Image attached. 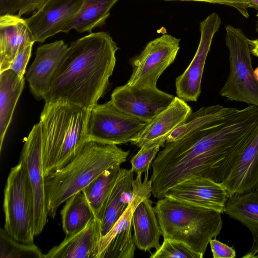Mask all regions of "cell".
I'll use <instances>...</instances> for the list:
<instances>
[{
    "mask_svg": "<svg viewBox=\"0 0 258 258\" xmlns=\"http://www.w3.org/2000/svg\"><path fill=\"white\" fill-rule=\"evenodd\" d=\"M258 127V107L249 105L179 140L165 143L152 163V195L157 199L193 176L222 182Z\"/></svg>",
    "mask_w": 258,
    "mask_h": 258,
    "instance_id": "1",
    "label": "cell"
},
{
    "mask_svg": "<svg viewBox=\"0 0 258 258\" xmlns=\"http://www.w3.org/2000/svg\"><path fill=\"white\" fill-rule=\"evenodd\" d=\"M118 49L104 32L90 33L72 42L45 102H70L90 110L108 88Z\"/></svg>",
    "mask_w": 258,
    "mask_h": 258,
    "instance_id": "2",
    "label": "cell"
},
{
    "mask_svg": "<svg viewBox=\"0 0 258 258\" xmlns=\"http://www.w3.org/2000/svg\"><path fill=\"white\" fill-rule=\"evenodd\" d=\"M90 110L62 101L45 102L39 122L45 176L71 162L88 141Z\"/></svg>",
    "mask_w": 258,
    "mask_h": 258,
    "instance_id": "3",
    "label": "cell"
},
{
    "mask_svg": "<svg viewBox=\"0 0 258 258\" xmlns=\"http://www.w3.org/2000/svg\"><path fill=\"white\" fill-rule=\"evenodd\" d=\"M130 154L116 145L88 141L79 154L62 168L45 177L48 215L54 218L59 206L110 167L124 163Z\"/></svg>",
    "mask_w": 258,
    "mask_h": 258,
    "instance_id": "4",
    "label": "cell"
},
{
    "mask_svg": "<svg viewBox=\"0 0 258 258\" xmlns=\"http://www.w3.org/2000/svg\"><path fill=\"white\" fill-rule=\"evenodd\" d=\"M154 210L164 239L183 242L202 257L222 229L220 213L171 197L159 199Z\"/></svg>",
    "mask_w": 258,
    "mask_h": 258,
    "instance_id": "5",
    "label": "cell"
},
{
    "mask_svg": "<svg viewBox=\"0 0 258 258\" xmlns=\"http://www.w3.org/2000/svg\"><path fill=\"white\" fill-rule=\"evenodd\" d=\"M4 229L14 239L33 243L34 233V200L26 169L19 163L11 169L4 189Z\"/></svg>",
    "mask_w": 258,
    "mask_h": 258,
    "instance_id": "6",
    "label": "cell"
},
{
    "mask_svg": "<svg viewBox=\"0 0 258 258\" xmlns=\"http://www.w3.org/2000/svg\"><path fill=\"white\" fill-rule=\"evenodd\" d=\"M225 30L230 72L220 94L228 100L258 107V82L253 74L249 39L239 28L227 25Z\"/></svg>",
    "mask_w": 258,
    "mask_h": 258,
    "instance_id": "7",
    "label": "cell"
},
{
    "mask_svg": "<svg viewBox=\"0 0 258 258\" xmlns=\"http://www.w3.org/2000/svg\"><path fill=\"white\" fill-rule=\"evenodd\" d=\"M137 175L133 184V197L127 208L108 232L101 237L93 258H133L136 246L133 240L132 217L137 206L152 195V182L145 173Z\"/></svg>",
    "mask_w": 258,
    "mask_h": 258,
    "instance_id": "8",
    "label": "cell"
},
{
    "mask_svg": "<svg viewBox=\"0 0 258 258\" xmlns=\"http://www.w3.org/2000/svg\"><path fill=\"white\" fill-rule=\"evenodd\" d=\"M147 123L119 110L111 100L97 104L90 110L88 141L116 145L126 144L131 142Z\"/></svg>",
    "mask_w": 258,
    "mask_h": 258,
    "instance_id": "9",
    "label": "cell"
},
{
    "mask_svg": "<svg viewBox=\"0 0 258 258\" xmlns=\"http://www.w3.org/2000/svg\"><path fill=\"white\" fill-rule=\"evenodd\" d=\"M180 41L166 34L150 41L140 54L131 59L133 72L127 84L156 86L160 76L175 60Z\"/></svg>",
    "mask_w": 258,
    "mask_h": 258,
    "instance_id": "10",
    "label": "cell"
},
{
    "mask_svg": "<svg viewBox=\"0 0 258 258\" xmlns=\"http://www.w3.org/2000/svg\"><path fill=\"white\" fill-rule=\"evenodd\" d=\"M19 161L25 166L34 200V233L43 231L48 216L46 207L45 176L42 159V138L39 123L33 126L25 139Z\"/></svg>",
    "mask_w": 258,
    "mask_h": 258,
    "instance_id": "11",
    "label": "cell"
},
{
    "mask_svg": "<svg viewBox=\"0 0 258 258\" xmlns=\"http://www.w3.org/2000/svg\"><path fill=\"white\" fill-rule=\"evenodd\" d=\"M174 97L156 86L126 83L113 90L110 100L119 110L148 123L167 108Z\"/></svg>",
    "mask_w": 258,
    "mask_h": 258,
    "instance_id": "12",
    "label": "cell"
},
{
    "mask_svg": "<svg viewBox=\"0 0 258 258\" xmlns=\"http://www.w3.org/2000/svg\"><path fill=\"white\" fill-rule=\"evenodd\" d=\"M221 23L220 17L214 12L200 23L201 38L196 54L187 69L175 80L177 97L185 101H197L201 94L206 58Z\"/></svg>",
    "mask_w": 258,
    "mask_h": 258,
    "instance_id": "13",
    "label": "cell"
},
{
    "mask_svg": "<svg viewBox=\"0 0 258 258\" xmlns=\"http://www.w3.org/2000/svg\"><path fill=\"white\" fill-rule=\"evenodd\" d=\"M69 46L57 40L38 47L25 79L31 93L37 99L44 100L48 95L53 78L64 59Z\"/></svg>",
    "mask_w": 258,
    "mask_h": 258,
    "instance_id": "14",
    "label": "cell"
},
{
    "mask_svg": "<svg viewBox=\"0 0 258 258\" xmlns=\"http://www.w3.org/2000/svg\"><path fill=\"white\" fill-rule=\"evenodd\" d=\"M84 0H48L38 10L26 19L35 42L61 32L63 27L79 12Z\"/></svg>",
    "mask_w": 258,
    "mask_h": 258,
    "instance_id": "15",
    "label": "cell"
},
{
    "mask_svg": "<svg viewBox=\"0 0 258 258\" xmlns=\"http://www.w3.org/2000/svg\"><path fill=\"white\" fill-rule=\"evenodd\" d=\"M165 197L223 214L229 196L221 182L201 176H193L170 188L165 192Z\"/></svg>",
    "mask_w": 258,
    "mask_h": 258,
    "instance_id": "16",
    "label": "cell"
},
{
    "mask_svg": "<svg viewBox=\"0 0 258 258\" xmlns=\"http://www.w3.org/2000/svg\"><path fill=\"white\" fill-rule=\"evenodd\" d=\"M229 196L258 189V127L237 154L221 182Z\"/></svg>",
    "mask_w": 258,
    "mask_h": 258,
    "instance_id": "17",
    "label": "cell"
},
{
    "mask_svg": "<svg viewBox=\"0 0 258 258\" xmlns=\"http://www.w3.org/2000/svg\"><path fill=\"white\" fill-rule=\"evenodd\" d=\"M191 112L192 109L186 101L175 97L167 108L146 124L131 144L139 148L147 144L163 147L169 135L181 125Z\"/></svg>",
    "mask_w": 258,
    "mask_h": 258,
    "instance_id": "18",
    "label": "cell"
},
{
    "mask_svg": "<svg viewBox=\"0 0 258 258\" xmlns=\"http://www.w3.org/2000/svg\"><path fill=\"white\" fill-rule=\"evenodd\" d=\"M34 42L26 19L14 14L0 15V72L9 69L17 53Z\"/></svg>",
    "mask_w": 258,
    "mask_h": 258,
    "instance_id": "19",
    "label": "cell"
},
{
    "mask_svg": "<svg viewBox=\"0 0 258 258\" xmlns=\"http://www.w3.org/2000/svg\"><path fill=\"white\" fill-rule=\"evenodd\" d=\"M102 236L101 221L95 216L84 229L66 236L45 254V258H93Z\"/></svg>",
    "mask_w": 258,
    "mask_h": 258,
    "instance_id": "20",
    "label": "cell"
},
{
    "mask_svg": "<svg viewBox=\"0 0 258 258\" xmlns=\"http://www.w3.org/2000/svg\"><path fill=\"white\" fill-rule=\"evenodd\" d=\"M133 240L138 249L145 252L152 248L158 249L162 232L153 202L146 198L141 202L134 211L132 217Z\"/></svg>",
    "mask_w": 258,
    "mask_h": 258,
    "instance_id": "21",
    "label": "cell"
},
{
    "mask_svg": "<svg viewBox=\"0 0 258 258\" xmlns=\"http://www.w3.org/2000/svg\"><path fill=\"white\" fill-rule=\"evenodd\" d=\"M134 172L121 168L109 197L101 221L102 236L106 234L127 208L133 197Z\"/></svg>",
    "mask_w": 258,
    "mask_h": 258,
    "instance_id": "22",
    "label": "cell"
},
{
    "mask_svg": "<svg viewBox=\"0 0 258 258\" xmlns=\"http://www.w3.org/2000/svg\"><path fill=\"white\" fill-rule=\"evenodd\" d=\"M25 79L11 69L0 72L1 151L15 108L24 89Z\"/></svg>",
    "mask_w": 258,
    "mask_h": 258,
    "instance_id": "23",
    "label": "cell"
},
{
    "mask_svg": "<svg viewBox=\"0 0 258 258\" xmlns=\"http://www.w3.org/2000/svg\"><path fill=\"white\" fill-rule=\"evenodd\" d=\"M118 0H84L77 14L63 27L61 32L75 30L79 33L91 32L103 26L112 7Z\"/></svg>",
    "mask_w": 258,
    "mask_h": 258,
    "instance_id": "24",
    "label": "cell"
},
{
    "mask_svg": "<svg viewBox=\"0 0 258 258\" xmlns=\"http://www.w3.org/2000/svg\"><path fill=\"white\" fill-rule=\"evenodd\" d=\"M224 213L247 227L258 238V189L229 196Z\"/></svg>",
    "mask_w": 258,
    "mask_h": 258,
    "instance_id": "25",
    "label": "cell"
},
{
    "mask_svg": "<svg viewBox=\"0 0 258 258\" xmlns=\"http://www.w3.org/2000/svg\"><path fill=\"white\" fill-rule=\"evenodd\" d=\"M120 165L115 164L107 168L82 190L95 216L100 221L120 173Z\"/></svg>",
    "mask_w": 258,
    "mask_h": 258,
    "instance_id": "26",
    "label": "cell"
},
{
    "mask_svg": "<svg viewBox=\"0 0 258 258\" xmlns=\"http://www.w3.org/2000/svg\"><path fill=\"white\" fill-rule=\"evenodd\" d=\"M64 203L60 212L62 226L66 236H70L84 229L95 215L82 191Z\"/></svg>",
    "mask_w": 258,
    "mask_h": 258,
    "instance_id": "27",
    "label": "cell"
},
{
    "mask_svg": "<svg viewBox=\"0 0 258 258\" xmlns=\"http://www.w3.org/2000/svg\"><path fill=\"white\" fill-rule=\"evenodd\" d=\"M238 109L221 105L203 107L191 112L186 120L175 128L167 137L166 143L179 140L206 125L229 116Z\"/></svg>",
    "mask_w": 258,
    "mask_h": 258,
    "instance_id": "28",
    "label": "cell"
},
{
    "mask_svg": "<svg viewBox=\"0 0 258 258\" xmlns=\"http://www.w3.org/2000/svg\"><path fill=\"white\" fill-rule=\"evenodd\" d=\"M1 258H45L41 250L33 243L25 244L15 240L5 231L0 230Z\"/></svg>",
    "mask_w": 258,
    "mask_h": 258,
    "instance_id": "29",
    "label": "cell"
},
{
    "mask_svg": "<svg viewBox=\"0 0 258 258\" xmlns=\"http://www.w3.org/2000/svg\"><path fill=\"white\" fill-rule=\"evenodd\" d=\"M150 257L202 258L185 243L169 239H164L160 247Z\"/></svg>",
    "mask_w": 258,
    "mask_h": 258,
    "instance_id": "30",
    "label": "cell"
},
{
    "mask_svg": "<svg viewBox=\"0 0 258 258\" xmlns=\"http://www.w3.org/2000/svg\"><path fill=\"white\" fill-rule=\"evenodd\" d=\"M159 145L147 144L140 148L138 153L130 160L131 170L137 175L148 172L152 162L159 152Z\"/></svg>",
    "mask_w": 258,
    "mask_h": 258,
    "instance_id": "31",
    "label": "cell"
},
{
    "mask_svg": "<svg viewBox=\"0 0 258 258\" xmlns=\"http://www.w3.org/2000/svg\"><path fill=\"white\" fill-rule=\"evenodd\" d=\"M48 0H0V15L6 14L23 15L34 13Z\"/></svg>",
    "mask_w": 258,
    "mask_h": 258,
    "instance_id": "32",
    "label": "cell"
},
{
    "mask_svg": "<svg viewBox=\"0 0 258 258\" xmlns=\"http://www.w3.org/2000/svg\"><path fill=\"white\" fill-rule=\"evenodd\" d=\"M34 43H31L21 49L11 62L9 69L18 76L24 78L27 64L31 55Z\"/></svg>",
    "mask_w": 258,
    "mask_h": 258,
    "instance_id": "33",
    "label": "cell"
},
{
    "mask_svg": "<svg viewBox=\"0 0 258 258\" xmlns=\"http://www.w3.org/2000/svg\"><path fill=\"white\" fill-rule=\"evenodd\" d=\"M214 258H234L236 253L233 246H230L215 238L209 242Z\"/></svg>",
    "mask_w": 258,
    "mask_h": 258,
    "instance_id": "34",
    "label": "cell"
},
{
    "mask_svg": "<svg viewBox=\"0 0 258 258\" xmlns=\"http://www.w3.org/2000/svg\"><path fill=\"white\" fill-rule=\"evenodd\" d=\"M187 1L207 2L212 4H221L233 7L236 9L243 17L246 18L249 15L247 9L251 8L248 0H173Z\"/></svg>",
    "mask_w": 258,
    "mask_h": 258,
    "instance_id": "35",
    "label": "cell"
},
{
    "mask_svg": "<svg viewBox=\"0 0 258 258\" xmlns=\"http://www.w3.org/2000/svg\"><path fill=\"white\" fill-rule=\"evenodd\" d=\"M243 258H258V238L253 239L252 244Z\"/></svg>",
    "mask_w": 258,
    "mask_h": 258,
    "instance_id": "36",
    "label": "cell"
},
{
    "mask_svg": "<svg viewBox=\"0 0 258 258\" xmlns=\"http://www.w3.org/2000/svg\"><path fill=\"white\" fill-rule=\"evenodd\" d=\"M251 53L258 58V38L249 40Z\"/></svg>",
    "mask_w": 258,
    "mask_h": 258,
    "instance_id": "37",
    "label": "cell"
},
{
    "mask_svg": "<svg viewBox=\"0 0 258 258\" xmlns=\"http://www.w3.org/2000/svg\"><path fill=\"white\" fill-rule=\"evenodd\" d=\"M250 4L251 8H253L258 11V0H248Z\"/></svg>",
    "mask_w": 258,
    "mask_h": 258,
    "instance_id": "38",
    "label": "cell"
},
{
    "mask_svg": "<svg viewBox=\"0 0 258 258\" xmlns=\"http://www.w3.org/2000/svg\"><path fill=\"white\" fill-rule=\"evenodd\" d=\"M253 74L255 79L258 82V67L256 68L253 71Z\"/></svg>",
    "mask_w": 258,
    "mask_h": 258,
    "instance_id": "39",
    "label": "cell"
},
{
    "mask_svg": "<svg viewBox=\"0 0 258 258\" xmlns=\"http://www.w3.org/2000/svg\"><path fill=\"white\" fill-rule=\"evenodd\" d=\"M256 16H257V17H258V14H257ZM257 32H258V30H257Z\"/></svg>",
    "mask_w": 258,
    "mask_h": 258,
    "instance_id": "40",
    "label": "cell"
}]
</instances>
